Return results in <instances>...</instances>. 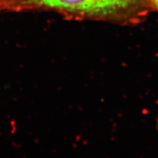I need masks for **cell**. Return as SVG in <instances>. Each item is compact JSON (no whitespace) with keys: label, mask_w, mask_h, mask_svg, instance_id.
Instances as JSON below:
<instances>
[{"label":"cell","mask_w":158,"mask_h":158,"mask_svg":"<svg viewBox=\"0 0 158 158\" xmlns=\"http://www.w3.org/2000/svg\"><path fill=\"white\" fill-rule=\"evenodd\" d=\"M54 12L70 20L134 26L153 12L151 0H10L8 12Z\"/></svg>","instance_id":"1"},{"label":"cell","mask_w":158,"mask_h":158,"mask_svg":"<svg viewBox=\"0 0 158 158\" xmlns=\"http://www.w3.org/2000/svg\"><path fill=\"white\" fill-rule=\"evenodd\" d=\"M10 0H0V13L2 12H8Z\"/></svg>","instance_id":"2"},{"label":"cell","mask_w":158,"mask_h":158,"mask_svg":"<svg viewBox=\"0 0 158 158\" xmlns=\"http://www.w3.org/2000/svg\"><path fill=\"white\" fill-rule=\"evenodd\" d=\"M151 5L153 12H158V0H151Z\"/></svg>","instance_id":"3"},{"label":"cell","mask_w":158,"mask_h":158,"mask_svg":"<svg viewBox=\"0 0 158 158\" xmlns=\"http://www.w3.org/2000/svg\"><path fill=\"white\" fill-rule=\"evenodd\" d=\"M157 128H158V119H157Z\"/></svg>","instance_id":"4"}]
</instances>
